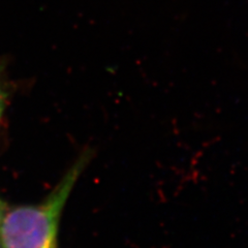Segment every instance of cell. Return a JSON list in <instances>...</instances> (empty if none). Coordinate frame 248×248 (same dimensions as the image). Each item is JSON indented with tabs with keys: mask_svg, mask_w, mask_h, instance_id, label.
I'll list each match as a JSON object with an SVG mask.
<instances>
[{
	"mask_svg": "<svg viewBox=\"0 0 248 248\" xmlns=\"http://www.w3.org/2000/svg\"><path fill=\"white\" fill-rule=\"evenodd\" d=\"M0 248H3V246H2V244H0Z\"/></svg>",
	"mask_w": 248,
	"mask_h": 248,
	"instance_id": "3",
	"label": "cell"
},
{
	"mask_svg": "<svg viewBox=\"0 0 248 248\" xmlns=\"http://www.w3.org/2000/svg\"><path fill=\"white\" fill-rule=\"evenodd\" d=\"M2 108H3V100H2V96H1V91H0V118H1ZM2 215H3V207H2L1 201H0V216H2Z\"/></svg>",
	"mask_w": 248,
	"mask_h": 248,
	"instance_id": "2",
	"label": "cell"
},
{
	"mask_svg": "<svg viewBox=\"0 0 248 248\" xmlns=\"http://www.w3.org/2000/svg\"><path fill=\"white\" fill-rule=\"evenodd\" d=\"M1 217H2V216H0V219H1Z\"/></svg>",
	"mask_w": 248,
	"mask_h": 248,
	"instance_id": "4",
	"label": "cell"
},
{
	"mask_svg": "<svg viewBox=\"0 0 248 248\" xmlns=\"http://www.w3.org/2000/svg\"><path fill=\"white\" fill-rule=\"evenodd\" d=\"M87 159L84 155L78 160L43 204L16 208L2 215L0 241L3 248H57L60 213Z\"/></svg>",
	"mask_w": 248,
	"mask_h": 248,
	"instance_id": "1",
	"label": "cell"
}]
</instances>
